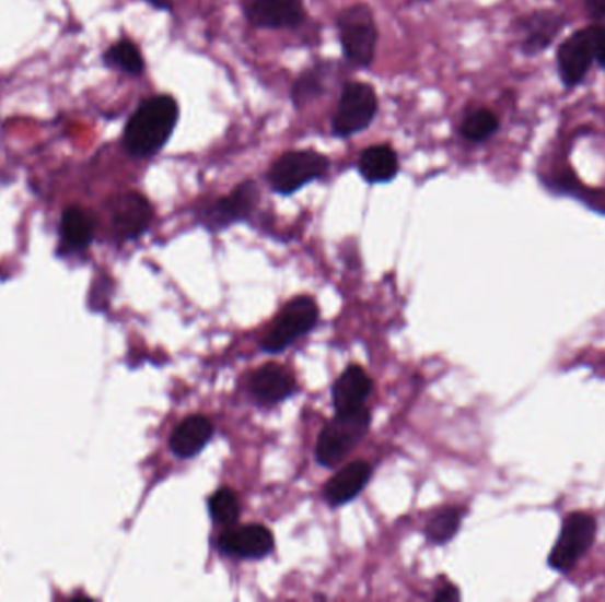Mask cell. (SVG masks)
I'll return each mask as SVG.
<instances>
[{
  "mask_svg": "<svg viewBox=\"0 0 605 602\" xmlns=\"http://www.w3.org/2000/svg\"><path fill=\"white\" fill-rule=\"evenodd\" d=\"M105 62L110 68L125 71L128 74H140L143 71V59L139 47L130 39H120L105 51Z\"/></svg>",
  "mask_w": 605,
  "mask_h": 602,
  "instance_id": "21",
  "label": "cell"
},
{
  "mask_svg": "<svg viewBox=\"0 0 605 602\" xmlns=\"http://www.w3.org/2000/svg\"><path fill=\"white\" fill-rule=\"evenodd\" d=\"M259 202V188L248 180L237 186L234 191L220 198L214 205L203 212V223L209 231H222L232 223L246 220Z\"/></svg>",
  "mask_w": 605,
  "mask_h": 602,
  "instance_id": "9",
  "label": "cell"
},
{
  "mask_svg": "<svg viewBox=\"0 0 605 602\" xmlns=\"http://www.w3.org/2000/svg\"><path fill=\"white\" fill-rule=\"evenodd\" d=\"M179 119V105L172 96L149 97L135 110L126 125V151L131 156L148 160L165 147Z\"/></svg>",
  "mask_w": 605,
  "mask_h": 602,
  "instance_id": "1",
  "label": "cell"
},
{
  "mask_svg": "<svg viewBox=\"0 0 605 602\" xmlns=\"http://www.w3.org/2000/svg\"><path fill=\"white\" fill-rule=\"evenodd\" d=\"M498 117L487 108H478V110L467 114L466 119L463 120V126H461V133L469 142H484V140L490 139L498 131Z\"/></svg>",
  "mask_w": 605,
  "mask_h": 602,
  "instance_id": "22",
  "label": "cell"
},
{
  "mask_svg": "<svg viewBox=\"0 0 605 602\" xmlns=\"http://www.w3.org/2000/svg\"><path fill=\"white\" fill-rule=\"evenodd\" d=\"M596 524L595 516L587 512H572L567 516L561 524L558 541L549 555V567L569 575L573 567L578 566L582 556L586 555L595 544Z\"/></svg>",
  "mask_w": 605,
  "mask_h": 602,
  "instance_id": "4",
  "label": "cell"
},
{
  "mask_svg": "<svg viewBox=\"0 0 605 602\" xmlns=\"http://www.w3.org/2000/svg\"><path fill=\"white\" fill-rule=\"evenodd\" d=\"M209 515L218 524L231 527L236 523L240 518V500L236 493L232 492L231 487L218 489L213 497L209 498Z\"/></svg>",
  "mask_w": 605,
  "mask_h": 602,
  "instance_id": "23",
  "label": "cell"
},
{
  "mask_svg": "<svg viewBox=\"0 0 605 602\" xmlns=\"http://www.w3.org/2000/svg\"><path fill=\"white\" fill-rule=\"evenodd\" d=\"M246 14L260 28H292L305 20L301 0H254Z\"/></svg>",
  "mask_w": 605,
  "mask_h": 602,
  "instance_id": "12",
  "label": "cell"
},
{
  "mask_svg": "<svg viewBox=\"0 0 605 602\" xmlns=\"http://www.w3.org/2000/svg\"><path fill=\"white\" fill-rule=\"evenodd\" d=\"M434 599L435 601H457V599H461V592L449 585V587H443L440 592L435 593Z\"/></svg>",
  "mask_w": 605,
  "mask_h": 602,
  "instance_id": "27",
  "label": "cell"
},
{
  "mask_svg": "<svg viewBox=\"0 0 605 602\" xmlns=\"http://www.w3.org/2000/svg\"><path fill=\"white\" fill-rule=\"evenodd\" d=\"M324 93V71L321 66H315L314 70L305 71L294 83L292 88V102L296 106H305L314 102Z\"/></svg>",
  "mask_w": 605,
  "mask_h": 602,
  "instance_id": "24",
  "label": "cell"
},
{
  "mask_svg": "<svg viewBox=\"0 0 605 602\" xmlns=\"http://www.w3.org/2000/svg\"><path fill=\"white\" fill-rule=\"evenodd\" d=\"M595 60V27L572 34L558 50L559 76L569 87L586 76Z\"/></svg>",
  "mask_w": 605,
  "mask_h": 602,
  "instance_id": "10",
  "label": "cell"
},
{
  "mask_svg": "<svg viewBox=\"0 0 605 602\" xmlns=\"http://www.w3.org/2000/svg\"><path fill=\"white\" fill-rule=\"evenodd\" d=\"M110 221L119 239H139L153 221V208L143 194L128 191L112 198Z\"/></svg>",
  "mask_w": 605,
  "mask_h": 602,
  "instance_id": "8",
  "label": "cell"
},
{
  "mask_svg": "<svg viewBox=\"0 0 605 602\" xmlns=\"http://www.w3.org/2000/svg\"><path fill=\"white\" fill-rule=\"evenodd\" d=\"M563 25L565 19L561 14L550 13V11L533 14L532 19L527 20L526 25H524V33H526L523 45L524 51L533 56V54L546 50Z\"/></svg>",
  "mask_w": 605,
  "mask_h": 602,
  "instance_id": "18",
  "label": "cell"
},
{
  "mask_svg": "<svg viewBox=\"0 0 605 602\" xmlns=\"http://www.w3.org/2000/svg\"><path fill=\"white\" fill-rule=\"evenodd\" d=\"M218 547L236 558H264L274 552L275 539L263 524H243L223 532Z\"/></svg>",
  "mask_w": 605,
  "mask_h": 602,
  "instance_id": "11",
  "label": "cell"
},
{
  "mask_svg": "<svg viewBox=\"0 0 605 602\" xmlns=\"http://www.w3.org/2000/svg\"><path fill=\"white\" fill-rule=\"evenodd\" d=\"M360 174L370 185H383L395 179L398 174V156L389 145H372L361 152L358 160Z\"/></svg>",
  "mask_w": 605,
  "mask_h": 602,
  "instance_id": "17",
  "label": "cell"
},
{
  "mask_svg": "<svg viewBox=\"0 0 605 602\" xmlns=\"http://www.w3.org/2000/svg\"><path fill=\"white\" fill-rule=\"evenodd\" d=\"M370 475H372V469L365 461L349 463L335 477L329 479L328 484L324 486V498L331 507L344 506L363 492Z\"/></svg>",
  "mask_w": 605,
  "mask_h": 602,
  "instance_id": "14",
  "label": "cell"
},
{
  "mask_svg": "<svg viewBox=\"0 0 605 602\" xmlns=\"http://www.w3.org/2000/svg\"><path fill=\"white\" fill-rule=\"evenodd\" d=\"M372 391V380L365 369L351 366L338 377L333 386V405L337 412H351L363 406Z\"/></svg>",
  "mask_w": 605,
  "mask_h": 602,
  "instance_id": "16",
  "label": "cell"
},
{
  "mask_svg": "<svg viewBox=\"0 0 605 602\" xmlns=\"http://www.w3.org/2000/svg\"><path fill=\"white\" fill-rule=\"evenodd\" d=\"M586 11L592 19H605V0H586Z\"/></svg>",
  "mask_w": 605,
  "mask_h": 602,
  "instance_id": "26",
  "label": "cell"
},
{
  "mask_svg": "<svg viewBox=\"0 0 605 602\" xmlns=\"http://www.w3.org/2000/svg\"><path fill=\"white\" fill-rule=\"evenodd\" d=\"M377 106V96L369 83H347L338 102L337 114L333 117V133L340 139L360 133L375 119Z\"/></svg>",
  "mask_w": 605,
  "mask_h": 602,
  "instance_id": "7",
  "label": "cell"
},
{
  "mask_svg": "<svg viewBox=\"0 0 605 602\" xmlns=\"http://www.w3.org/2000/svg\"><path fill=\"white\" fill-rule=\"evenodd\" d=\"M213 423L203 415H191L177 424L172 433L171 449L183 460L199 455L213 437Z\"/></svg>",
  "mask_w": 605,
  "mask_h": 602,
  "instance_id": "15",
  "label": "cell"
},
{
  "mask_svg": "<svg viewBox=\"0 0 605 602\" xmlns=\"http://www.w3.org/2000/svg\"><path fill=\"white\" fill-rule=\"evenodd\" d=\"M370 428V412L365 406L351 412H338L321 433L315 458L323 467H335L363 440Z\"/></svg>",
  "mask_w": 605,
  "mask_h": 602,
  "instance_id": "2",
  "label": "cell"
},
{
  "mask_svg": "<svg viewBox=\"0 0 605 602\" xmlns=\"http://www.w3.org/2000/svg\"><path fill=\"white\" fill-rule=\"evenodd\" d=\"M146 2L154 5V8H158V10H166V8H171L172 4V0H146Z\"/></svg>",
  "mask_w": 605,
  "mask_h": 602,
  "instance_id": "28",
  "label": "cell"
},
{
  "mask_svg": "<svg viewBox=\"0 0 605 602\" xmlns=\"http://www.w3.org/2000/svg\"><path fill=\"white\" fill-rule=\"evenodd\" d=\"M338 33L349 62L360 68L372 64L377 47V27L369 5L352 4L338 14Z\"/></svg>",
  "mask_w": 605,
  "mask_h": 602,
  "instance_id": "3",
  "label": "cell"
},
{
  "mask_svg": "<svg viewBox=\"0 0 605 602\" xmlns=\"http://www.w3.org/2000/svg\"><path fill=\"white\" fill-rule=\"evenodd\" d=\"M249 389L260 403L271 405V403H280L292 396L296 389V380L283 366L266 364L254 373Z\"/></svg>",
  "mask_w": 605,
  "mask_h": 602,
  "instance_id": "13",
  "label": "cell"
},
{
  "mask_svg": "<svg viewBox=\"0 0 605 602\" xmlns=\"http://www.w3.org/2000/svg\"><path fill=\"white\" fill-rule=\"evenodd\" d=\"M317 318H319V308L315 300L309 295H301L286 304V308L282 309V314L278 315L274 327L264 337L260 346L264 352H269V354L282 352L291 345L292 341H296L298 338L312 331L317 323Z\"/></svg>",
  "mask_w": 605,
  "mask_h": 602,
  "instance_id": "6",
  "label": "cell"
},
{
  "mask_svg": "<svg viewBox=\"0 0 605 602\" xmlns=\"http://www.w3.org/2000/svg\"><path fill=\"white\" fill-rule=\"evenodd\" d=\"M60 239L70 249H85L94 239V217L82 208H68L60 217Z\"/></svg>",
  "mask_w": 605,
  "mask_h": 602,
  "instance_id": "19",
  "label": "cell"
},
{
  "mask_svg": "<svg viewBox=\"0 0 605 602\" xmlns=\"http://www.w3.org/2000/svg\"><path fill=\"white\" fill-rule=\"evenodd\" d=\"M464 520L463 507H443L432 515L426 527V535L430 543L446 544L457 535Z\"/></svg>",
  "mask_w": 605,
  "mask_h": 602,
  "instance_id": "20",
  "label": "cell"
},
{
  "mask_svg": "<svg viewBox=\"0 0 605 602\" xmlns=\"http://www.w3.org/2000/svg\"><path fill=\"white\" fill-rule=\"evenodd\" d=\"M595 59L605 68V25L595 27Z\"/></svg>",
  "mask_w": 605,
  "mask_h": 602,
  "instance_id": "25",
  "label": "cell"
},
{
  "mask_svg": "<svg viewBox=\"0 0 605 602\" xmlns=\"http://www.w3.org/2000/svg\"><path fill=\"white\" fill-rule=\"evenodd\" d=\"M328 157L315 151H291L278 157L269 170L271 188L280 194L296 193L328 172Z\"/></svg>",
  "mask_w": 605,
  "mask_h": 602,
  "instance_id": "5",
  "label": "cell"
}]
</instances>
